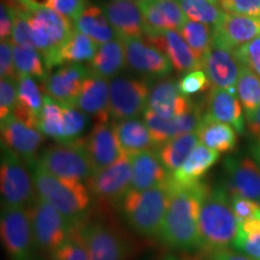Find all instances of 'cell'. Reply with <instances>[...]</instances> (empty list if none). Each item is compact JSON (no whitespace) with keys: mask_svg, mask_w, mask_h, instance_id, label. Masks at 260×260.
<instances>
[{"mask_svg":"<svg viewBox=\"0 0 260 260\" xmlns=\"http://www.w3.org/2000/svg\"><path fill=\"white\" fill-rule=\"evenodd\" d=\"M170 201L159 236L172 248L182 251L199 249L200 210L210 187L200 181L190 187L177 188L170 184Z\"/></svg>","mask_w":260,"mask_h":260,"instance_id":"obj_1","label":"cell"},{"mask_svg":"<svg viewBox=\"0 0 260 260\" xmlns=\"http://www.w3.org/2000/svg\"><path fill=\"white\" fill-rule=\"evenodd\" d=\"M27 15L34 48L41 54L47 70L58 65V52L75 31L70 19L38 0H14Z\"/></svg>","mask_w":260,"mask_h":260,"instance_id":"obj_2","label":"cell"},{"mask_svg":"<svg viewBox=\"0 0 260 260\" xmlns=\"http://www.w3.org/2000/svg\"><path fill=\"white\" fill-rule=\"evenodd\" d=\"M28 168L39 197L59 211L71 226L82 223L90 201L87 186L54 176L42 167L39 158Z\"/></svg>","mask_w":260,"mask_h":260,"instance_id":"obj_3","label":"cell"},{"mask_svg":"<svg viewBox=\"0 0 260 260\" xmlns=\"http://www.w3.org/2000/svg\"><path fill=\"white\" fill-rule=\"evenodd\" d=\"M239 220L234 214L229 191L217 186L210 188L203 201L199 216V235L201 248L218 251L234 245Z\"/></svg>","mask_w":260,"mask_h":260,"instance_id":"obj_4","label":"cell"},{"mask_svg":"<svg viewBox=\"0 0 260 260\" xmlns=\"http://www.w3.org/2000/svg\"><path fill=\"white\" fill-rule=\"evenodd\" d=\"M169 181L146 190L132 189L121 203L123 217L133 230L146 237L160 235L162 222L170 201Z\"/></svg>","mask_w":260,"mask_h":260,"instance_id":"obj_5","label":"cell"},{"mask_svg":"<svg viewBox=\"0 0 260 260\" xmlns=\"http://www.w3.org/2000/svg\"><path fill=\"white\" fill-rule=\"evenodd\" d=\"M90 260H128L133 252L130 237L121 226L95 219L79 224Z\"/></svg>","mask_w":260,"mask_h":260,"instance_id":"obj_6","label":"cell"},{"mask_svg":"<svg viewBox=\"0 0 260 260\" xmlns=\"http://www.w3.org/2000/svg\"><path fill=\"white\" fill-rule=\"evenodd\" d=\"M39 161L48 172L64 180L87 183L94 175L82 139L45 148L39 155Z\"/></svg>","mask_w":260,"mask_h":260,"instance_id":"obj_7","label":"cell"},{"mask_svg":"<svg viewBox=\"0 0 260 260\" xmlns=\"http://www.w3.org/2000/svg\"><path fill=\"white\" fill-rule=\"evenodd\" d=\"M27 210L38 251L51 256L68 239L73 226L59 211L39 195Z\"/></svg>","mask_w":260,"mask_h":260,"instance_id":"obj_8","label":"cell"},{"mask_svg":"<svg viewBox=\"0 0 260 260\" xmlns=\"http://www.w3.org/2000/svg\"><path fill=\"white\" fill-rule=\"evenodd\" d=\"M0 234L10 260H40L27 209L3 206Z\"/></svg>","mask_w":260,"mask_h":260,"instance_id":"obj_9","label":"cell"},{"mask_svg":"<svg viewBox=\"0 0 260 260\" xmlns=\"http://www.w3.org/2000/svg\"><path fill=\"white\" fill-rule=\"evenodd\" d=\"M0 189L3 206L23 207L34 200V181L24 161L11 149L2 145Z\"/></svg>","mask_w":260,"mask_h":260,"instance_id":"obj_10","label":"cell"},{"mask_svg":"<svg viewBox=\"0 0 260 260\" xmlns=\"http://www.w3.org/2000/svg\"><path fill=\"white\" fill-rule=\"evenodd\" d=\"M149 92L146 79L118 75L110 80V117L115 121L136 118L147 109Z\"/></svg>","mask_w":260,"mask_h":260,"instance_id":"obj_11","label":"cell"},{"mask_svg":"<svg viewBox=\"0 0 260 260\" xmlns=\"http://www.w3.org/2000/svg\"><path fill=\"white\" fill-rule=\"evenodd\" d=\"M133 165L132 157L122 153L110 167L95 172L86 183L88 190L98 199L106 203H122L132 190Z\"/></svg>","mask_w":260,"mask_h":260,"instance_id":"obj_12","label":"cell"},{"mask_svg":"<svg viewBox=\"0 0 260 260\" xmlns=\"http://www.w3.org/2000/svg\"><path fill=\"white\" fill-rule=\"evenodd\" d=\"M2 145L18 155L27 167L34 162L38 152L44 142V134L37 126H32L11 115L2 119Z\"/></svg>","mask_w":260,"mask_h":260,"instance_id":"obj_13","label":"cell"},{"mask_svg":"<svg viewBox=\"0 0 260 260\" xmlns=\"http://www.w3.org/2000/svg\"><path fill=\"white\" fill-rule=\"evenodd\" d=\"M144 40L164 53L178 74L186 75L203 68V61L191 51L177 30L169 29L161 31L146 32Z\"/></svg>","mask_w":260,"mask_h":260,"instance_id":"obj_14","label":"cell"},{"mask_svg":"<svg viewBox=\"0 0 260 260\" xmlns=\"http://www.w3.org/2000/svg\"><path fill=\"white\" fill-rule=\"evenodd\" d=\"M125 50L126 65L145 77L162 79L171 73L172 65L164 53L144 39H121Z\"/></svg>","mask_w":260,"mask_h":260,"instance_id":"obj_15","label":"cell"},{"mask_svg":"<svg viewBox=\"0 0 260 260\" xmlns=\"http://www.w3.org/2000/svg\"><path fill=\"white\" fill-rule=\"evenodd\" d=\"M203 117L201 107L198 105H194L190 111L174 118H162L149 109H146L144 112V122L148 126L155 147L158 149L160 146L177 136L198 133L203 122Z\"/></svg>","mask_w":260,"mask_h":260,"instance_id":"obj_16","label":"cell"},{"mask_svg":"<svg viewBox=\"0 0 260 260\" xmlns=\"http://www.w3.org/2000/svg\"><path fill=\"white\" fill-rule=\"evenodd\" d=\"M212 30V45L235 52L260 37V19L224 12L219 23Z\"/></svg>","mask_w":260,"mask_h":260,"instance_id":"obj_17","label":"cell"},{"mask_svg":"<svg viewBox=\"0 0 260 260\" xmlns=\"http://www.w3.org/2000/svg\"><path fill=\"white\" fill-rule=\"evenodd\" d=\"M92 74L89 67L82 64H67L53 71L42 83L46 95L56 102L76 107V102L84 80Z\"/></svg>","mask_w":260,"mask_h":260,"instance_id":"obj_18","label":"cell"},{"mask_svg":"<svg viewBox=\"0 0 260 260\" xmlns=\"http://www.w3.org/2000/svg\"><path fill=\"white\" fill-rule=\"evenodd\" d=\"M228 190L260 205V167L247 155H234L224 160Z\"/></svg>","mask_w":260,"mask_h":260,"instance_id":"obj_19","label":"cell"},{"mask_svg":"<svg viewBox=\"0 0 260 260\" xmlns=\"http://www.w3.org/2000/svg\"><path fill=\"white\" fill-rule=\"evenodd\" d=\"M82 141L92 161L94 174L110 167L123 153L117 139L115 125H111L109 122L94 123L93 129Z\"/></svg>","mask_w":260,"mask_h":260,"instance_id":"obj_20","label":"cell"},{"mask_svg":"<svg viewBox=\"0 0 260 260\" xmlns=\"http://www.w3.org/2000/svg\"><path fill=\"white\" fill-rule=\"evenodd\" d=\"M203 68L212 88L236 93L241 65L233 51L212 45L204 58Z\"/></svg>","mask_w":260,"mask_h":260,"instance_id":"obj_21","label":"cell"},{"mask_svg":"<svg viewBox=\"0 0 260 260\" xmlns=\"http://www.w3.org/2000/svg\"><path fill=\"white\" fill-rule=\"evenodd\" d=\"M106 18L119 39H142L146 32L144 15L136 2L109 0L102 5Z\"/></svg>","mask_w":260,"mask_h":260,"instance_id":"obj_22","label":"cell"},{"mask_svg":"<svg viewBox=\"0 0 260 260\" xmlns=\"http://www.w3.org/2000/svg\"><path fill=\"white\" fill-rule=\"evenodd\" d=\"M138 4L144 15L146 32L178 31L188 21L177 0H141Z\"/></svg>","mask_w":260,"mask_h":260,"instance_id":"obj_23","label":"cell"},{"mask_svg":"<svg viewBox=\"0 0 260 260\" xmlns=\"http://www.w3.org/2000/svg\"><path fill=\"white\" fill-rule=\"evenodd\" d=\"M194 104L182 95L178 82L172 79L159 81L151 88L147 109L162 118H174L190 111Z\"/></svg>","mask_w":260,"mask_h":260,"instance_id":"obj_24","label":"cell"},{"mask_svg":"<svg viewBox=\"0 0 260 260\" xmlns=\"http://www.w3.org/2000/svg\"><path fill=\"white\" fill-rule=\"evenodd\" d=\"M204 117L212 121L232 125L240 134L246 132L243 107L236 93L225 89L212 88L207 98V109Z\"/></svg>","mask_w":260,"mask_h":260,"instance_id":"obj_25","label":"cell"},{"mask_svg":"<svg viewBox=\"0 0 260 260\" xmlns=\"http://www.w3.org/2000/svg\"><path fill=\"white\" fill-rule=\"evenodd\" d=\"M76 107L86 115L95 117L96 122H109L110 82L105 77L90 74L82 84Z\"/></svg>","mask_w":260,"mask_h":260,"instance_id":"obj_26","label":"cell"},{"mask_svg":"<svg viewBox=\"0 0 260 260\" xmlns=\"http://www.w3.org/2000/svg\"><path fill=\"white\" fill-rule=\"evenodd\" d=\"M130 157L133 165L132 189H151L162 186L169 181L170 174L159 159L158 152L147 149Z\"/></svg>","mask_w":260,"mask_h":260,"instance_id":"obj_27","label":"cell"},{"mask_svg":"<svg viewBox=\"0 0 260 260\" xmlns=\"http://www.w3.org/2000/svg\"><path fill=\"white\" fill-rule=\"evenodd\" d=\"M219 159L218 152L213 151L200 142L193 149L187 160L176 172L170 175L169 182L172 187L184 188L197 184Z\"/></svg>","mask_w":260,"mask_h":260,"instance_id":"obj_28","label":"cell"},{"mask_svg":"<svg viewBox=\"0 0 260 260\" xmlns=\"http://www.w3.org/2000/svg\"><path fill=\"white\" fill-rule=\"evenodd\" d=\"M18 105L12 115L28 124L39 128V119L44 107V99L39 84L31 76L19 74L17 79Z\"/></svg>","mask_w":260,"mask_h":260,"instance_id":"obj_29","label":"cell"},{"mask_svg":"<svg viewBox=\"0 0 260 260\" xmlns=\"http://www.w3.org/2000/svg\"><path fill=\"white\" fill-rule=\"evenodd\" d=\"M115 132L123 153L129 155L157 148L148 126L139 118H129L115 123Z\"/></svg>","mask_w":260,"mask_h":260,"instance_id":"obj_30","label":"cell"},{"mask_svg":"<svg viewBox=\"0 0 260 260\" xmlns=\"http://www.w3.org/2000/svg\"><path fill=\"white\" fill-rule=\"evenodd\" d=\"M74 27L77 31L93 39L98 45L106 44V42L118 39L116 30L106 18L105 12L100 6L96 5L87 6L74 22Z\"/></svg>","mask_w":260,"mask_h":260,"instance_id":"obj_31","label":"cell"},{"mask_svg":"<svg viewBox=\"0 0 260 260\" xmlns=\"http://www.w3.org/2000/svg\"><path fill=\"white\" fill-rule=\"evenodd\" d=\"M125 64L124 45L118 38L113 41L100 45L95 56L89 61V69L93 74L111 80L118 76Z\"/></svg>","mask_w":260,"mask_h":260,"instance_id":"obj_32","label":"cell"},{"mask_svg":"<svg viewBox=\"0 0 260 260\" xmlns=\"http://www.w3.org/2000/svg\"><path fill=\"white\" fill-rule=\"evenodd\" d=\"M200 144L199 134L189 133L170 140L158 148V155L170 175L176 172L187 160L193 149Z\"/></svg>","mask_w":260,"mask_h":260,"instance_id":"obj_33","label":"cell"},{"mask_svg":"<svg viewBox=\"0 0 260 260\" xmlns=\"http://www.w3.org/2000/svg\"><path fill=\"white\" fill-rule=\"evenodd\" d=\"M200 142L218 153H226L235 148L237 142L236 130L225 123L212 121L203 117L199 130Z\"/></svg>","mask_w":260,"mask_h":260,"instance_id":"obj_34","label":"cell"},{"mask_svg":"<svg viewBox=\"0 0 260 260\" xmlns=\"http://www.w3.org/2000/svg\"><path fill=\"white\" fill-rule=\"evenodd\" d=\"M98 48L99 46L93 39L75 29L73 35L58 52V65L82 64L83 61H90L95 56Z\"/></svg>","mask_w":260,"mask_h":260,"instance_id":"obj_35","label":"cell"},{"mask_svg":"<svg viewBox=\"0 0 260 260\" xmlns=\"http://www.w3.org/2000/svg\"><path fill=\"white\" fill-rule=\"evenodd\" d=\"M236 95L245 110L246 116L259 109L260 77L245 67H241V73L236 84Z\"/></svg>","mask_w":260,"mask_h":260,"instance_id":"obj_36","label":"cell"},{"mask_svg":"<svg viewBox=\"0 0 260 260\" xmlns=\"http://www.w3.org/2000/svg\"><path fill=\"white\" fill-rule=\"evenodd\" d=\"M233 246L251 259L260 260V213L239 223V232Z\"/></svg>","mask_w":260,"mask_h":260,"instance_id":"obj_37","label":"cell"},{"mask_svg":"<svg viewBox=\"0 0 260 260\" xmlns=\"http://www.w3.org/2000/svg\"><path fill=\"white\" fill-rule=\"evenodd\" d=\"M63 104L45 95L44 107L39 119V129L44 135L57 140L58 144L63 140Z\"/></svg>","mask_w":260,"mask_h":260,"instance_id":"obj_38","label":"cell"},{"mask_svg":"<svg viewBox=\"0 0 260 260\" xmlns=\"http://www.w3.org/2000/svg\"><path fill=\"white\" fill-rule=\"evenodd\" d=\"M178 32L191 48V51L197 54V57L203 61L212 46V27L188 19Z\"/></svg>","mask_w":260,"mask_h":260,"instance_id":"obj_39","label":"cell"},{"mask_svg":"<svg viewBox=\"0 0 260 260\" xmlns=\"http://www.w3.org/2000/svg\"><path fill=\"white\" fill-rule=\"evenodd\" d=\"M188 19L214 27L222 19L224 11L219 5L206 0H177Z\"/></svg>","mask_w":260,"mask_h":260,"instance_id":"obj_40","label":"cell"},{"mask_svg":"<svg viewBox=\"0 0 260 260\" xmlns=\"http://www.w3.org/2000/svg\"><path fill=\"white\" fill-rule=\"evenodd\" d=\"M14 60L18 75H29L42 82L47 77L46 65H45L41 54L35 48L14 45Z\"/></svg>","mask_w":260,"mask_h":260,"instance_id":"obj_41","label":"cell"},{"mask_svg":"<svg viewBox=\"0 0 260 260\" xmlns=\"http://www.w3.org/2000/svg\"><path fill=\"white\" fill-rule=\"evenodd\" d=\"M52 260H90L79 225L73 226L63 245L51 255Z\"/></svg>","mask_w":260,"mask_h":260,"instance_id":"obj_42","label":"cell"},{"mask_svg":"<svg viewBox=\"0 0 260 260\" xmlns=\"http://www.w3.org/2000/svg\"><path fill=\"white\" fill-rule=\"evenodd\" d=\"M63 140L59 144H68L80 140V136L86 129L88 118L86 113L81 112L77 107L69 106L63 104Z\"/></svg>","mask_w":260,"mask_h":260,"instance_id":"obj_43","label":"cell"},{"mask_svg":"<svg viewBox=\"0 0 260 260\" xmlns=\"http://www.w3.org/2000/svg\"><path fill=\"white\" fill-rule=\"evenodd\" d=\"M178 82V89L182 95L190 96L194 94L205 92L210 87V81L204 70H193L181 77Z\"/></svg>","mask_w":260,"mask_h":260,"instance_id":"obj_44","label":"cell"},{"mask_svg":"<svg viewBox=\"0 0 260 260\" xmlns=\"http://www.w3.org/2000/svg\"><path fill=\"white\" fill-rule=\"evenodd\" d=\"M18 105L17 81L2 79L0 81V119L11 116Z\"/></svg>","mask_w":260,"mask_h":260,"instance_id":"obj_45","label":"cell"},{"mask_svg":"<svg viewBox=\"0 0 260 260\" xmlns=\"http://www.w3.org/2000/svg\"><path fill=\"white\" fill-rule=\"evenodd\" d=\"M234 54L241 67L252 70L260 77V37L237 48Z\"/></svg>","mask_w":260,"mask_h":260,"instance_id":"obj_46","label":"cell"},{"mask_svg":"<svg viewBox=\"0 0 260 260\" xmlns=\"http://www.w3.org/2000/svg\"><path fill=\"white\" fill-rule=\"evenodd\" d=\"M42 4L54 10L65 18L70 19L73 23L88 6L87 0H44Z\"/></svg>","mask_w":260,"mask_h":260,"instance_id":"obj_47","label":"cell"},{"mask_svg":"<svg viewBox=\"0 0 260 260\" xmlns=\"http://www.w3.org/2000/svg\"><path fill=\"white\" fill-rule=\"evenodd\" d=\"M218 5L228 14L249 16L260 19V0H219Z\"/></svg>","mask_w":260,"mask_h":260,"instance_id":"obj_48","label":"cell"},{"mask_svg":"<svg viewBox=\"0 0 260 260\" xmlns=\"http://www.w3.org/2000/svg\"><path fill=\"white\" fill-rule=\"evenodd\" d=\"M230 201H232L234 214H235L239 223L251 219L260 213V205L255 201L247 199V198L230 194Z\"/></svg>","mask_w":260,"mask_h":260,"instance_id":"obj_49","label":"cell"},{"mask_svg":"<svg viewBox=\"0 0 260 260\" xmlns=\"http://www.w3.org/2000/svg\"><path fill=\"white\" fill-rule=\"evenodd\" d=\"M0 76L2 79L17 81L18 73L14 60V46L10 40L2 41L0 45Z\"/></svg>","mask_w":260,"mask_h":260,"instance_id":"obj_50","label":"cell"},{"mask_svg":"<svg viewBox=\"0 0 260 260\" xmlns=\"http://www.w3.org/2000/svg\"><path fill=\"white\" fill-rule=\"evenodd\" d=\"M14 29V9L8 0H2L0 8V39L2 41L11 39Z\"/></svg>","mask_w":260,"mask_h":260,"instance_id":"obj_51","label":"cell"},{"mask_svg":"<svg viewBox=\"0 0 260 260\" xmlns=\"http://www.w3.org/2000/svg\"><path fill=\"white\" fill-rule=\"evenodd\" d=\"M211 260H253L239 251L230 248H223L212 252Z\"/></svg>","mask_w":260,"mask_h":260,"instance_id":"obj_52","label":"cell"},{"mask_svg":"<svg viewBox=\"0 0 260 260\" xmlns=\"http://www.w3.org/2000/svg\"><path fill=\"white\" fill-rule=\"evenodd\" d=\"M246 126L255 140H260V106L256 111L246 116Z\"/></svg>","mask_w":260,"mask_h":260,"instance_id":"obj_53","label":"cell"},{"mask_svg":"<svg viewBox=\"0 0 260 260\" xmlns=\"http://www.w3.org/2000/svg\"><path fill=\"white\" fill-rule=\"evenodd\" d=\"M251 154L260 167V140H255L251 146Z\"/></svg>","mask_w":260,"mask_h":260,"instance_id":"obj_54","label":"cell"},{"mask_svg":"<svg viewBox=\"0 0 260 260\" xmlns=\"http://www.w3.org/2000/svg\"><path fill=\"white\" fill-rule=\"evenodd\" d=\"M206 2L213 3V4H218V2H219V0H206Z\"/></svg>","mask_w":260,"mask_h":260,"instance_id":"obj_55","label":"cell"},{"mask_svg":"<svg viewBox=\"0 0 260 260\" xmlns=\"http://www.w3.org/2000/svg\"><path fill=\"white\" fill-rule=\"evenodd\" d=\"M129 2H136V3H139V2H141V0H129Z\"/></svg>","mask_w":260,"mask_h":260,"instance_id":"obj_56","label":"cell"},{"mask_svg":"<svg viewBox=\"0 0 260 260\" xmlns=\"http://www.w3.org/2000/svg\"><path fill=\"white\" fill-rule=\"evenodd\" d=\"M167 260H175V258H168Z\"/></svg>","mask_w":260,"mask_h":260,"instance_id":"obj_57","label":"cell"},{"mask_svg":"<svg viewBox=\"0 0 260 260\" xmlns=\"http://www.w3.org/2000/svg\"><path fill=\"white\" fill-rule=\"evenodd\" d=\"M175 260H177V259H175Z\"/></svg>","mask_w":260,"mask_h":260,"instance_id":"obj_58","label":"cell"}]
</instances>
